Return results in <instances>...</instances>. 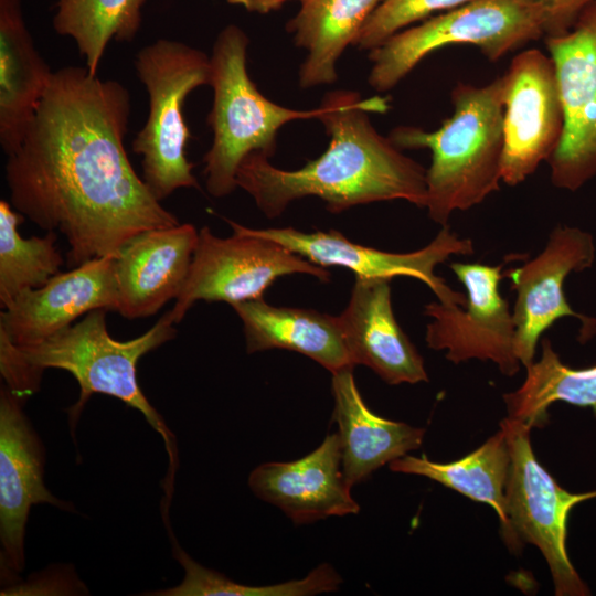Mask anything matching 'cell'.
Here are the masks:
<instances>
[{"label":"cell","instance_id":"21","mask_svg":"<svg viewBox=\"0 0 596 596\" xmlns=\"http://www.w3.org/2000/svg\"><path fill=\"white\" fill-rule=\"evenodd\" d=\"M53 72L34 45L22 0H0V146L21 145Z\"/></svg>","mask_w":596,"mask_h":596},{"label":"cell","instance_id":"29","mask_svg":"<svg viewBox=\"0 0 596 596\" xmlns=\"http://www.w3.org/2000/svg\"><path fill=\"white\" fill-rule=\"evenodd\" d=\"M174 556L184 568L182 582L171 588L145 593L153 596H279L280 583L252 586L231 581L225 575L210 570L190 557L175 545Z\"/></svg>","mask_w":596,"mask_h":596},{"label":"cell","instance_id":"10","mask_svg":"<svg viewBox=\"0 0 596 596\" xmlns=\"http://www.w3.org/2000/svg\"><path fill=\"white\" fill-rule=\"evenodd\" d=\"M504 265L450 264L467 291V302L464 307L440 301L425 306L424 313L432 318L425 336L428 348L446 351V359L455 364L477 359L496 363L509 376L519 371L513 316L499 292Z\"/></svg>","mask_w":596,"mask_h":596},{"label":"cell","instance_id":"16","mask_svg":"<svg viewBox=\"0 0 596 596\" xmlns=\"http://www.w3.org/2000/svg\"><path fill=\"white\" fill-rule=\"evenodd\" d=\"M117 307L115 257L94 258L18 295L0 315V331L18 347L31 345L89 311Z\"/></svg>","mask_w":596,"mask_h":596},{"label":"cell","instance_id":"17","mask_svg":"<svg viewBox=\"0 0 596 596\" xmlns=\"http://www.w3.org/2000/svg\"><path fill=\"white\" fill-rule=\"evenodd\" d=\"M248 485L255 496L279 508L296 524L360 511L342 469L338 433L327 435L297 460L259 465L251 472Z\"/></svg>","mask_w":596,"mask_h":596},{"label":"cell","instance_id":"2","mask_svg":"<svg viewBox=\"0 0 596 596\" xmlns=\"http://www.w3.org/2000/svg\"><path fill=\"white\" fill-rule=\"evenodd\" d=\"M330 138L327 150L297 170H284L269 157L253 152L236 173L237 188L246 191L269 219L279 216L295 200L316 196L332 213L380 201L404 200L425 207L426 170L404 156L376 131L368 113H385L386 98L363 99L356 92L333 91L320 105Z\"/></svg>","mask_w":596,"mask_h":596},{"label":"cell","instance_id":"11","mask_svg":"<svg viewBox=\"0 0 596 596\" xmlns=\"http://www.w3.org/2000/svg\"><path fill=\"white\" fill-rule=\"evenodd\" d=\"M564 109V129L547 160L554 187L576 191L596 175V1L565 33L545 38Z\"/></svg>","mask_w":596,"mask_h":596},{"label":"cell","instance_id":"12","mask_svg":"<svg viewBox=\"0 0 596 596\" xmlns=\"http://www.w3.org/2000/svg\"><path fill=\"white\" fill-rule=\"evenodd\" d=\"M505 76L501 179L517 185L549 160L564 129V109L554 63L542 51H522Z\"/></svg>","mask_w":596,"mask_h":596},{"label":"cell","instance_id":"13","mask_svg":"<svg viewBox=\"0 0 596 596\" xmlns=\"http://www.w3.org/2000/svg\"><path fill=\"white\" fill-rule=\"evenodd\" d=\"M594 259L595 245L589 233L557 225L536 257L504 272L510 288L517 292L512 311L514 353L524 368L534 362L542 333L560 318L579 319L583 337L589 338L595 332L596 320L574 311L564 294L567 275L590 267Z\"/></svg>","mask_w":596,"mask_h":596},{"label":"cell","instance_id":"31","mask_svg":"<svg viewBox=\"0 0 596 596\" xmlns=\"http://www.w3.org/2000/svg\"><path fill=\"white\" fill-rule=\"evenodd\" d=\"M286 1L289 0H226L227 3L233 6H240L249 12H256L266 14L273 10L278 9ZM300 2L305 0H299Z\"/></svg>","mask_w":596,"mask_h":596},{"label":"cell","instance_id":"22","mask_svg":"<svg viewBox=\"0 0 596 596\" xmlns=\"http://www.w3.org/2000/svg\"><path fill=\"white\" fill-rule=\"evenodd\" d=\"M242 321L247 353L286 349L331 373L353 368L339 316L313 309L277 307L263 298L232 306Z\"/></svg>","mask_w":596,"mask_h":596},{"label":"cell","instance_id":"20","mask_svg":"<svg viewBox=\"0 0 596 596\" xmlns=\"http://www.w3.org/2000/svg\"><path fill=\"white\" fill-rule=\"evenodd\" d=\"M331 374L332 418L339 428L342 469L351 487L422 446L424 428L383 418L368 407L355 384L353 368Z\"/></svg>","mask_w":596,"mask_h":596},{"label":"cell","instance_id":"24","mask_svg":"<svg viewBox=\"0 0 596 596\" xmlns=\"http://www.w3.org/2000/svg\"><path fill=\"white\" fill-rule=\"evenodd\" d=\"M510 449L502 428L479 448L451 462L430 461L426 456H402L389 464L395 472L429 478L475 501L489 504L507 525L505 486Z\"/></svg>","mask_w":596,"mask_h":596},{"label":"cell","instance_id":"1","mask_svg":"<svg viewBox=\"0 0 596 596\" xmlns=\"http://www.w3.org/2000/svg\"><path fill=\"white\" fill-rule=\"evenodd\" d=\"M128 89L86 66L53 72L20 147L7 156L10 204L58 232L70 266L113 256L138 234L178 225L134 170L124 146Z\"/></svg>","mask_w":596,"mask_h":596},{"label":"cell","instance_id":"15","mask_svg":"<svg viewBox=\"0 0 596 596\" xmlns=\"http://www.w3.org/2000/svg\"><path fill=\"white\" fill-rule=\"evenodd\" d=\"M22 397L7 385L0 393V539L1 564L18 574L24 567V532L30 508L70 504L54 497L43 481L41 443L23 413Z\"/></svg>","mask_w":596,"mask_h":596},{"label":"cell","instance_id":"18","mask_svg":"<svg viewBox=\"0 0 596 596\" xmlns=\"http://www.w3.org/2000/svg\"><path fill=\"white\" fill-rule=\"evenodd\" d=\"M199 241L193 224L145 231L115 257L119 312L124 318H146L178 298L189 276Z\"/></svg>","mask_w":596,"mask_h":596},{"label":"cell","instance_id":"7","mask_svg":"<svg viewBox=\"0 0 596 596\" xmlns=\"http://www.w3.org/2000/svg\"><path fill=\"white\" fill-rule=\"evenodd\" d=\"M545 14L535 0H470L402 30L370 51L368 82L377 92L396 86L429 53L471 44L491 62L545 34Z\"/></svg>","mask_w":596,"mask_h":596},{"label":"cell","instance_id":"9","mask_svg":"<svg viewBox=\"0 0 596 596\" xmlns=\"http://www.w3.org/2000/svg\"><path fill=\"white\" fill-rule=\"evenodd\" d=\"M224 220L233 234L220 237L207 226L199 241L184 287L170 311L179 323L199 300L224 301L231 306L260 299L279 277L306 274L329 281L331 274L284 245L255 235L249 227Z\"/></svg>","mask_w":596,"mask_h":596},{"label":"cell","instance_id":"26","mask_svg":"<svg viewBox=\"0 0 596 596\" xmlns=\"http://www.w3.org/2000/svg\"><path fill=\"white\" fill-rule=\"evenodd\" d=\"M148 1L56 0L52 24L57 34L74 41L89 74L97 75L109 42L136 38Z\"/></svg>","mask_w":596,"mask_h":596},{"label":"cell","instance_id":"23","mask_svg":"<svg viewBox=\"0 0 596 596\" xmlns=\"http://www.w3.org/2000/svg\"><path fill=\"white\" fill-rule=\"evenodd\" d=\"M382 0H305L287 30L307 52L299 68V85L311 88L337 79V62L353 44Z\"/></svg>","mask_w":596,"mask_h":596},{"label":"cell","instance_id":"8","mask_svg":"<svg viewBox=\"0 0 596 596\" xmlns=\"http://www.w3.org/2000/svg\"><path fill=\"white\" fill-rule=\"evenodd\" d=\"M510 449L505 486L507 525L504 541L512 549L535 545L550 567L557 596L589 595L566 552V523L573 507L596 497V490L571 493L563 489L536 459L531 427L505 417L500 423Z\"/></svg>","mask_w":596,"mask_h":596},{"label":"cell","instance_id":"14","mask_svg":"<svg viewBox=\"0 0 596 596\" xmlns=\"http://www.w3.org/2000/svg\"><path fill=\"white\" fill-rule=\"evenodd\" d=\"M255 235L272 240L302 256L315 265L328 268L339 266L350 269L355 278H382L397 276L415 278L424 283L445 305L464 307L467 297L453 290L445 279L435 274L437 265L451 255H471L473 244L461 238L447 225L425 247L411 253H391L349 241L336 230L328 232H302L294 227L252 228Z\"/></svg>","mask_w":596,"mask_h":596},{"label":"cell","instance_id":"28","mask_svg":"<svg viewBox=\"0 0 596 596\" xmlns=\"http://www.w3.org/2000/svg\"><path fill=\"white\" fill-rule=\"evenodd\" d=\"M468 1L470 0H382L364 23L353 45L371 51L409 24Z\"/></svg>","mask_w":596,"mask_h":596},{"label":"cell","instance_id":"4","mask_svg":"<svg viewBox=\"0 0 596 596\" xmlns=\"http://www.w3.org/2000/svg\"><path fill=\"white\" fill-rule=\"evenodd\" d=\"M107 309L89 311L85 317L44 341L18 347L31 373L41 381L46 369L70 372L79 385V397L68 409L74 427L91 395L105 394L138 409L164 440L173 480L177 449L173 434L142 393L137 379V364L148 352L175 337L177 330L167 311L143 334L127 341L111 338L107 331Z\"/></svg>","mask_w":596,"mask_h":596},{"label":"cell","instance_id":"3","mask_svg":"<svg viewBox=\"0 0 596 596\" xmlns=\"http://www.w3.org/2000/svg\"><path fill=\"white\" fill-rule=\"evenodd\" d=\"M505 76L483 86L458 83L451 91L454 113L435 131L396 127L389 139L401 149L426 148L430 220L447 225L455 211H466L499 190L504 145Z\"/></svg>","mask_w":596,"mask_h":596},{"label":"cell","instance_id":"19","mask_svg":"<svg viewBox=\"0 0 596 596\" xmlns=\"http://www.w3.org/2000/svg\"><path fill=\"white\" fill-rule=\"evenodd\" d=\"M339 319L354 365L391 385L428 381L424 359L394 316L389 279L355 278Z\"/></svg>","mask_w":596,"mask_h":596},{"label":"cell","instance_id":"30","mask_svg":"<svg viewBox=\"0 0 596 596\" xmlns=\"http://www.w3.org/2000/svg\"><path fill=\"white\" fill-rule=\"evenodd\" d=\"M544 10L545 35L555 36L567 32L581 12L596 0H535Z\"/></svg>","mask_w":596,"mask_h":596},{"label":"cell","instance_id":"27","mask_svg":"<svg viewBox=\"0 0 596 596\" xmlns=\"http://www.w3.org/2000/svg\"><path fill=\"white\" fill-rule=\"evenodd\" d=\"M24 216L10 202L0 201V307L6 309L18 295L39 288L61 273L64 264L56 246V232L24 238L19 225Z\"/></svg>","mask_w":596,"mask_h":596},{"label":"cell","instance_id":"6","mask_svg":"<svg viewBox=\"0 0 596 596\" xmlns=\"http://www.w3.org/2000/svg\"><path fill=\"white\" fill-rule=\"evenodd\" d=\"M134 66L149 97L147 120L131 142L141 156L145 183L160 202L178 189H199L185 152L192 135L183 105L192 91L209 85L210 56L180 41L159 39L138 51Z\"/></svg>","mask_w":596,"mask_h":596},{"label":"cell","instance_id":"25","mask_svg":"<svg viewBox=\"0 0 596 596\" xmlns=\"http://www.w3.org/2000/svg\"><path fill=\"white\" fill-rule=\"evenodd\" d=\"M525 369L521 386L503 395L509 418L531 428L542 427L547 422V408L557 401L589 407L596 416V365L568 368L562 363L551 341L543 339L540 360Z\"/></svg>","mask_w":596,"mask_h":596},{"label":"cell","instance_id":"5","mask_svg":"<svg viewBox=\"0 0 596 596\" xmlns=\"http://www.w3.org/2000/svg\"><path fill=\"white\" fill-rule=\"evenodd\" d=\"M248 44L245 31L228 24L217 34L210 56L213 105L207 124L213 141L203 157V173L206 191L215 198L228 195L237 188L236 173L245 157L253 152L274 155L281 126L318 119L322 114L321 106L296 110L266 98L247 72Z\"/></svg>","mask_w":596,"mask_h":596}]
</instances>
